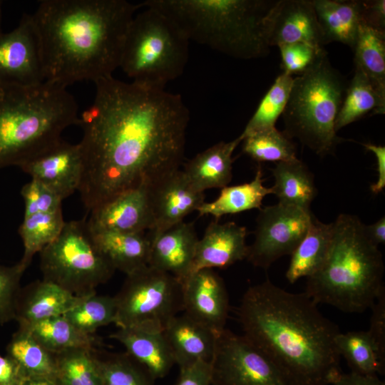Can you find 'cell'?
<instances>
[{"label": "cell", "mask_w": 385, "mask_h": 385, "mask_svg": "<svg viewBox=\"0 0 385 385\" xmlns=\"http://www.w3.org/2000/svg\"><path fill=\"white\" fill-rule=\"evenodd\" d=\"M95 84L94 101L78 123L83 162L78 191L88 212L179 170L190 119L180 94L113 76Z\"/></svg>", "instance_id": "obj_1"}, {"label": "cell", "mask_w": 385, "mask_h": 385, "mask_svg": "<svg viewBox=\"0 0 385 385\" xmlns=\"http://www.w3.org/2000/svg\"><path fill=\"white\" fill-rule=\"evenodd\" d=\"M305 292H287L269 279L250 287L237 308L245 336L262 351L285 385H331L342 373L337 324Z\"/></svg>", "instance_id": "obj_2"}, {"label": "cell", "mask_w": 385, "mask_h": 385, "mask_svg": "<svg viewBox=\"0 0 385 385\" xmlns=\"http://www.w3.org/2000/svg\"><path fill=\"white\" fill-rule=\"evenodd\" d=\"M139 4L125 0H43L31 14L46 81L63 87L113 76Z\"/></svg>", "instance_id": "obj_3"}, {"label": "cell", "mask_w": 385, "mask_h": 385, "mask_svg": "<svg viewBox=\"0 0 385 385\" xmlns=\"http://www.w3.org/2000/svg\"><path fill=\"white\" fill-rule=\"evenodd\" d=\"M364 226L349 214H341L332 222L324 261L307 277L304 292L316 304L332 305L346 313H362L385 292L382 255L367 237Z\"/></svg>", "instance_id": "obj_4"}, {"label": "cell", "mask_w": 385, "mask_h": 385, "mask_svg": "<svg viewBox=\"0 0 385 385\" xmlns=\"http://www.w3.org/2000/svg\"><path fill=\"white\" fill-rule=\"evenodd\" d=\"M78 123V106L66 87L49 81L0 84V168L21 167L58 142Z\"/></svg>", "instance_id": "obj_5"}, {"label": "cell", "mask_w": 385, "mask_h": 385, "mask_svg": "<svg viewBox=\"0 0 385 385\" xmlns=\"http://www.w3.org/2000/svg\"><path fill=\"white\" fill-rule=\"evenodd\" d=\"M277 0H147L172 19L188 39L232 58L269 54L264 21Z\"/></svg>", "instance_id": "obj_6"}, {"label": "cell", "mask_w": 385, "mask_h": 385, "mask_svg": "<svg viewBox=\"0 0 385 385\" xmlns=\"http://www.w3.org/2000/svg\"><path fill=\"white\" fill-rule=\"evenodd\" d=\"M347 86L325 52L306 72L294 78L282 115L285 135L297 138L321 157L332 153L342 140L335 123Z\"/></svg>", "instance_id": "obj_7"}, {"label": "cell", "mask_w": 385, "mask_h": 385, "mask_svg": "<svg viewBox=\"0 0 385 385\" xmlns=\"http://www.w3.org/2000/svg\"><path fill=\"white\" fill-rule=\"evenodd\" d=\"M129 26L120 68L136 83L165 89L180 76L189 57L190 40L160 11L140 6Z\"/></svg>", "instance_id": "obj_8"}, {"label": "cell", "mask_w": 385, "mask_h": 385, "mask_svg": "<svg viewBox=\"0 0 385 385\" xmlns=\"http://www.w3.org/2000/svg\"><path fill=\"white\" fill-rule=\"evenodd\" d=\"M43 279L71 294L96 292L115 271L96 247L85 220L66 222L57 238L40 252Z\"/></svg>", "instance_id": "obj_9"}, {"label": "cell", "mask_w": 385, "mask_h": 385, "mask_svg": "<svg viewBox=\"0 0 385 385\" xmlns=\"http://www.w3.org/2000/svg\"><path fill=\"white\" fill-rule=\"evenodd\" d=\"M114 324L162 332L183 311V284L173 275L146 265L129 274L114 297Z\"/></svg>", "instance_id": "obj_10"}, {"label": "cell", "mask_w": 385, "mask_h": 385, "mask_svg": "<svg viewBox=\"0 0 385 385\" xmlns=\"http://www.w3.org/2000/svg\"><path fill=\"white\" fill-rule=\"evenodd\" d=\"M310 210L284 205L261 207L256 219L255 240L246 259L267 270L284 255H291L305 236L312 218Z\"/></svg>", "instance_id": "obj_11"}, {"label": "cell", "mask_w": 385, "mask_h": 385, "mask_svg": "<svg viewBox=\"0 0 385 385\" xmlns=\"http://www.w3.org/2000/svg\"><path fill=\"white\" fill-rule=\"evenodd\" d=\"M211 364L213 385H285L261 350L227 329L217 334Z\"/></svg>", "instance_id": "obj_12"}, {"label": "cell", "mask_w": 385, "mask_h": 385, "mask_svg": "<svg viewBox=\"0 0 385 385\" xmlns=\"http://www.w3.org/2000/svg\"><path fill=\"white\" fill-rule=\"evenodd\" d=\"M46 81L41 42L31 14L0 33V84L29 86Z\"/></svg>", "instance_id": "obj_13"}, {"label": "cell", "mask_w": 385, "mask_h": 385, "mask_svg": "<svg viewBox=\"0 0 385 385\" xmlns=\"http://www.w3.org/2000/svg\"><path fill=\"white\" fill-rule=\"evenodd\" d=\"M182 284L184 314L217 334L225 329L229 296L223 279L213 269L197 270Z\"/></svg>", "instance_id": "obj_14"}, {"label": "cell", "mask_w": 385, "mask_h": 385, "mask_svg": "<svg viewBox=\"0 0 385 385\" xmlns=\"http://www.w3.org/2000/svg\"><path fill=\"white\" fill-rule=\"evenodd\" d=\"M264 29L270 47L301 42L324 48L312 0H277L265 19Z\"/></svg>", "instance_id": "obj_15"}, {"label": "cell", "mask_w": 385, "mask_h": 385, "mask_svg": "<svg viewBox=\"0 0 385 385\" xmlns=\"http://www.w3.org/2000/svg\"><path fill=\"white\" fill-rule=\"evenodd\" d=\"M20 168L63 200L78 191L81 183L83 162L81 146L61 140Z\"/></svg>", "instance_id": "obj_16"}, {"label": "cell", "mask_w": 385, "mask_h": 385, "mask_svg": "<svg viewBox=\"0 0 385 385\" xmlns=\"http://www.w3.org/2000/svg\"><path fill=\"white\" fill-rule=\"evenodd\" d=\"M86 221L91 231L145 232L153 225L148 186L122 192L91 210Z\"/></svg>", "instance_id": "obj_17"}, {"label": "cell", "mask_w": 385, "mask_h": 385, "mask_svg": "<svg viewBox=\"0 0 385 385\" xmlns=\"http://www.w3.org/2000/svg\"><path fill=\"white\" fill-rule=\"evenodd\" d=\"M153 225L155 234L183 221L205 202V194L195 190L181 170H177L148 186Z\"/></svg>", "instance_id": "obj_18"}, {"label": "cell", "mask_w": 385, "mask_h": 385, "mask_svg": "<svg viewBox=\"0 0 385 385\" xmlns=\"http://www.w3.org/2000/svg\"><path fill=\"white\" fill-rule=\"evenodd\" d=\"M147 234L150 241L148 265L183 283L191 274L199 240L194 223L183 221L158 233Z\"/></svg>", "instance_id": "obj_19"}, {"label": "cell", "mask_w": 385, "mask_h": 385, "mask_svg": "<svg viewBox=\"0 0 385 385\" xmlns=\"http://www.w3.org/2000/svg\"><path fill=\"white\" fill-rule=\"evenodd\" d=\"M247 235V228L235 222H210L197 241L191 273L201 269L226 268L246 259Z\"/></svg>", "instance_id": "obj_20"}, {"label": "cell", "mask_w": 385, "mask_h": 385, "mask_svg": "<svg viewBox=\"0 0 385 385\" xmlns=\"http://www.w3.org/2000/svg\"><path fill=\"white\" fill-rule=\"evenodd\" d=\"M162 332L180 369L198 361H211L217 334L185 314L171 319Z\"/></svg>", "instance_id": "obj_21"}, {"label": "cell", "mask_w": 385, "mask_h": 385, "mask_svg": "<svg viewBox=\"0 0 385 385\" xmlns=\"http://www.w3.org/2000/svg\"><path fill=\"white\" fill-rule=\"evenodd\" d=\"M84 297L76 296L45 279L36 281L20 289L15 319L20 327L28 328L46 319L63 315Z\"/></svg>", "instance_id": "obj_22"}, {"label": "cell", "mask_w": 385, "mask_h": 385, "mask_svg": "<svg viewBox=\"0 0 385 385\" xmlns=\"http://www.w3.org/2000/svg\"><path fill=\"white\" fill-rule=\"evenodd\" d=\"M122 344L126 353L153 379L164 378L175 361L162 332L137 327L118 328L110 335Z\"/></svg>", "instance_id": "obj_23"}, {"label": "cell", "mask_w": 385, "mask_h": 385, "mask_svg": "<svg viewBox=\"0 0 385 385\" xmlns=\"http://www.w3.org/2000/svg\"><path fill=\"white\" fill-rule=\"evenodd\" d=\"M240 142V136L230 142H219L190 159L183 172L191 186L200 192L226 187L232 177V154Z\"/></svg>", "instance_id": "obj_24"}, {"label": "cell", "mask_w": 385, "mask_h": 385, "mask_svg": "<svg viewBox=\"0 0 385 385\" xmlns=\"http://www.w3.org/2000/svg\"><path fill=\"white\" fill-rule=\"evenodd\" d=\"M90 232L96 247L115 270L127 275L148 265L150 241L145 232Z\"/></svg>", "instance_id": "obj_25"}, {"label": "cell", "mask_w": 385, "mask_h": 385, "mask_svg": "<svg viewBox=\"0 0 385 385\" xmlns=\"http://www.w3.org/2000/svg\"><path fill=\"white\" fill-rule=\"evenodd\" d=\"M324 44L339 42L354 48L361 21L359 1L312 0Z\"/></svg>", "instance_id": "obj_26"}, {"label": "cell", "mask_w": 385, "mask_h": 385, "mask_svg": "<svg viewBox=\"0 0 385 385\" xmlns=\"http://www.w3.org/2000/svg\"><path fill=\"white\" fill-rule=\"evenodd\" d=\"M272 172L274 178L272 194L277 196L279 202L310 210L317 190L307 166L297 158L277 163Z\"/></svg>", "instance_id": "obj_27"}, {"label": "cell", "mask_w": 385, "mask_h": 385, "mask_svg": "<svg viewBox=\"0 0 385 385\" xmlns=\"http://www.w3.org/2000/svg\"><path fill=\"white\" fill-rule=\"evenodd\" d=\"M332 235V222L324 223L313 215L309 227L291 254L285 276L293 284L301 277H309L321 266L327 255Z\"/></svg>", "instance_id": "obj_28"}, {"label": "cell", "mask_w": 385, "mask_h": 385, "mask_svg": "<svg viewBox=\"0 0 385 385\" xmlns=\"http://www.w3.org/2000/svg\"><path fill=\"white\" fill-rule=\"evenodd\" d=\"M263 183V172L259 166L252 181L222 188L216 200L210 202H204L197 211L200 216L209 215L217 220L225 215L260 210L265 197L272 194L271 188L265 187Z\"/></svg>", "instance_id": "obj_29"}, {"label": "cell", "mask_w": 385, "mask_h": 385, "mask_svg": "<svg viewBox=\"0 0 385 385\" xmlns=\"http://www.w3.org/2000/svg\"><path fill=\"white\" fill-rule=\"evenodd\" d=\"M354 51V63L385 100V33L361 23Z\"/></svg>", "instance_id": "obj_30"}, {"label": "cell", "mask_w": 385, "mask_h": 385, "mask_svg": "<svg viewBox=\"0 0 385 385\" xmlns=\"http://www.w3.org/2000/svg\"><path fill=\"white\" fill-rule=\"evenodd\" d=\"M370 111H373L374 115L384 114L385 100L380 97L363 72L354 67L336 120V131L359 120Z\"/></svg>", "instance_id": "obj_31"}, {"label": "cell", "mask_w": 385, "mask_h": 385, "mask_svg": "<svg viewBox=\"0 0 385 385\" xmlns=\"http://www.w3.org/2000/svg\"><path fill=\"white\" fill-rule=\"evenodd\" d=\"M26 329L53 354L75 349L93 350L98 343L93 335L80 332L63 315L46 319Z\"/></svg>", "instance_id": "obj_32"}, {"label": "cell", "mask_w": 385, "mask_h": 385, "mask_svg": "<svg viewBox=\"0 0 385 385\" xmlns=\"http://www.w3.org/2000/svg\"><path fill=\"white\" fill-rule=\"evenodd\" d=\"M6 351L27 377L44 376L55 380V354L45 349L27 329L19 328L7 345Z\"/></svg>", "instance_id": "obj_33"}, {"label": "cell", "mask_w": 385, "mask_h": 385, "mask_svg": "<svg viewBox=\"0 0 385 385\" xmlns=\"http://www.w3.org/2000/svg\"><path fill=\"white\" fill-rule=\"evenodd\" d=\"M62 210L24 217L19 234L24 245L20 263L26 269L36 252L54 241L65 225Z\"/></svg>", "instance_id": "obj_34"}, {"label": "cell", "mask_w": 385, "mask_h": 385, "mask_svg": "<svg viewBox=\"0 0 385 385\" xmlns=\"http://www.w3.org/2000/svg\"><path fill=\"white\" fill-rule=\"evenodd\" d=\"M335 342L340 356L344 358L351 372L368 376L384 373L385 364L367 331L339 332Z\"/></svg>", "instance_id": "obj_35"}, {"label": "cell", "mask_w": 385, "mask_h": 385, "mask_svg": "<svg viewBox=\"0 0 385 385\" xmlns=\"http://www.w3.org/2000/svg\"><path fill=\"white\" fill-rule=\"evenodd\" d=\"M293 80L292 76L284 72L276 78L240 134L242 140L249 135L275 127L287 103Z\"/></svg>", "instance_id": "obj_36"}, {"label": "cell", "mask_w": 385, "mask_h": 385, "mask_svg": "<svg viewBox=\"0 0 385 385\" xmlns=\"http://www.w3.org/2000/svg\"><path fill=\"white\" fill-rule=\"evenodd\" d=\"M94 350L75 349L55 354L57 385H103Z\"/></svg>", "instance_id": "obj_37"}, {"label": "cell", "mask_w": 385, "mask_h": 385, "mask_svg": "<svg viewBox=\"0 0 385 385\" xmlns=\"http://www.w3.org/2000/svg\"><path fill=\"white\" fill-rule=\"evenodd\" d=\"M115 312L114 297L93 292L85 296L63 316L80 332L93 335L99 327L115 322Z\"/></svg>", "instance_id": "obj_38"}, {"label": "cell", "mask_w": 385, "mask_h": 385, "mask_svg": "<svg viewBox=\"0 0 385 385\" xmlns=\"http://www.w3.org/2000/svg\"><path fill=\"white\" fill-rule=\"evenodd\" d=\"M242 142V152L258 163H278L297 158L294 144L275 127L249 135Z\"/></svg>", "instance_id": "obj_39"}, {"label": "cell", "mask_w": 385, "mask_h": 385, "mask_svg": "<svg viewBox=\"0 0 385 385\" xmlns=\"http://www.w3.org/2000/svg\"><path fill=\"white\" fill-rule=\"evenodd\" d=\"M94 356L103 385H153L147 371L127 353Z\"/></svg>", "instance_id": "obj_40"}, {"label": "cell", "mask_w": 385, "mask_h": 385, "mask_svg": "<svg viewBox=\"0 0 385 385\" xmlns=\"http://www.w3.org/2000/svg\"><path fill=\"white\" fill-rule=\"evenodd\" d=\"M25 270L19 262L12 266L0 265V324L15 319L20 282Z\"/></svg>", "instance_id": "obj_41"}, {"label": "cell", "mask_w": 385, "mask_h": 385, "mask_svg": "<svg viewBox=\"0 0 385 385\" xmlns=\"http://www.w3.org/2000/svg\"><path fill=\"white\" fill-rule=\"evenodd\" d=\"M283 72L291 76L306 72L325 52L304 43L282 44L278 46Z\"/></svg>", "instance_id": "obj_42"}, {"label": "cell", "mask_w": 385, "mask_h": 385, "mask_svg": "<svg viewBox=\"0 0 385 385\" xmlns=\"http://www.w3.org/2000/svg\"><path fill=\"white\" fill-rule=\"evenodd\" d=\"M21 195L24 202V217L61 210L62 200L43 183L31 179L25 184Z\"/></svg>", "instance_id": "obj_43"}, {"label": "cell", "mask_w": 385, "mask_h": 385, "mask_svg": "<svg viewBox=\"0 0 385 385\" xmlns=\"http://www.w3.org/2000/svg\"><path fill=\"white\" fill-rule=\"evenodd\" d=\"M370 309L372 313L367 332L381 360L385 364V292L378 297Z\"/></svg>", "instance_id": "obj_44"}, {"label": "cell", "mask_w": 385, "mask_h": 385, "mask_svg": "<svg viewBox=\"0 0 385 385\" xmlns=\"http://www.w3.org/2000/svg\"><path fill=\"white\" fill-rule=\"evenodd\" d=\"M212 381L211 361H198L180 369L175 385H210Z\"/></svg>", "instance_id": "obj_45"}, {"label": "cell", "mask_w": 385, "mask_h": 385, "mask_svg": "<svg viewBox=\"0 0 385 385\" xmlns=\"http://www.w3.org/2000/svg\"><path fill=\"white\" fill-rule=\"evenodd\" d=\"M359 11L362 24L385 33L384 0L359 1Z\"/></svg>", "instance_id": "obj_46"}, {"label": "cell", "mask_w": 385, "mask_h": 385, "mask_svg": "<svg viewBox=\"0 0 385 385\" xmlns=\"http://www.w3.org/2000/svg\"><path fill=\"white\" fill-rule=\"evenodd\" d=\"M26 378L14 359L0 354V385H22Z\"/></svg>", "instance_id": "obj_47"}, {"label": "cell", "mask_w": 385, "mask_h": 385, "mask_svg": "<svg viewBox=\"0 0 385 385\" xmlns=\"http://www.w3.org/2000/svg\"><path fill=\"white\" fill-rule=\"evenodd\" d=\"M363 145L374 154L376 160L377 181L370 188L371 192L376 195L382 192L385 188V147L372 143H365Z\"/></svg>", "instance_id": "obj_48"}, {"label": "cell", "mask_w": 385, "mask_h": 385, "mask_svg": "<svg viewBox=\"0 0 385 385\" xmlns=\"http://www.w3.org/2000/svg\"><path fill=\"white\" fill-rule=\"evenodd\" d=\"M331 385H385L378 376H368L350 372L342 373Z\"/></svg>", "instance_id": "obj_49"}, {"label": "cell", "mask_w": 385, "mask_h": 385, "mask_svg": "<svg viewBox=\"0 0 385 385\" xmlns=\"http://www.w3.org/2000/svg\"><path fill=\"white\" fill-rule=\"evenodd\" d=\"M369 239L376 246L385 242V217L380 218L376 222L364 226Z\"/></svg>", "instance_id": "obj_50"}, {"label": "cell", "mask_w": 385, "mask_h": 385, "mask_svg": "<svg viewBox=\"0 0 385 385\" xmlns=\"http://www.w3.org/2000/svg\"><path fill=\"white\" fill-rule=\"evenodd\" d=\"M22 385H57L55 380L44 376H29Z\"/></svg>", "instance_id": "obj_51"}, {"label": "cell", "mask_w": 385, "mask_h": 385, "mask_svg": "<svg viewBox=\"0 0 385 385\" xmlns=\"http://www.w3.org/2000/svg\"><path fill=\"white\" fill-rule=\"evenodd\" d=\"M1 5H2V2L0 1V33H1V16H2V9H1Z\"/></svg>", "instance_id": "obj_52"}]
</instances>
